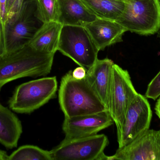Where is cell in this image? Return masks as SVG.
<instances>
[{"instance_id":"obj_1","label":"cell","mask_w":160,"mask_h":160,"mask_svg":"<svg viewBox=\"0 0 160 160\" xmlns=\"http://www.w3.org/2000/svg\"><path fill=\"white\" fill-rule=\"evenodd\" d=\"M54 56L36 50L28 44L5 54L0 57V91L17 79L47 76L51 70Z\"/></svg>"},{"instance_id":"obj_2","label":"cell","mask_w":160,"mask_h":160,"mask_svg":"<svg viewBox=\"0 0 160 160\" xmlns=\"http://www.w3.org/2000/svg\"><path fill=\"white\" fill-rule=\"evenodd\" d=\"M58 98L65 117L108 111L85 78L81 80L75 79L72 70L62 78Z\"/></svg>"},{"instance_id":"obj_3","label":"cell","mask_w":160,"mask_h":160,"mask_svg":"<svg viewBox=\"0 0 160 160\" xmlns=\"http://www.w3.org/2000/svg\"><path fill=\"white\" fill-rule=\"evenodd\" d=\"M56 77L30 81L16 87L8 101L9 109L20 114H30L56 97Z\"/></svg>"},{"instance_id":"obj_4","label":"cell","mask_w":160,"mask_h":160,"mask_svg":"<svg viewBox=\"0 0 160 160\" xmlns=\"http://www.w3.org/2000/svg\"><path fill=\"white\" fill-rule=\"evenodd\" d=\"M58 51L87 70L98 60L99 51L84 26L69 25H62Z\"/></svg>"},{"instance_id":"obj_5","label":"cell","mask_w":160,"mask_h":160,"mask_svg":"<svg viewBox=\"0 0 160 160\" xmlns=\"http://www.w3.org/2000/svg\"><path fill=\"white\" fill-rule=\"evenodd\" d=\"M126 8L117 22L127 31L149 36L160 29V0H125Z\"/></svg>"},{"instance_id":"obj_6","label":"cell","mask_w":160,"mask_h":160,"mask_svg":"<svg viewBox=\"0 0 160 160\" xmlns=\"http://www.w3.org/2000/svg\"><path fill=\"white\" fill-rule=\"evenodd\" d=\"M36 11L34 0H25L19 12L6 23L4 28L6 53L28 44L43 24L37 17Z\"/></svg>"},{"instance_id":"obj_7","label":"cell","mask_w":160,"mask_h":160,"mask_svg":"<svg viewBox=\"0 0 160 160\" xmlns=\"http://www.w3.org/2000/svg\"><path fill=\"white\" fill-rule=\"evenodd\" d=\"M109 144L104 134L66 139L51 150L52 160H108L104 150Z\"/></svg>"},{"instance_id":"obj_8","label":"cell","mask_w":160,"mask_h":160,"mask_svg":"<svg viewBox=\"0 0 160 160\" xmlns=\"http://www.w3.org/2000/svg\"><path fill=\"white\" fill-rule=\"evenodd\" d=\"M138 94L128 71L114 64L108 111L116 126L117 135L122 129L128 109Z\"/></svg>"},{"instance_id":"obj_9","label":"cell","mask_w":160,"mask_h":160,"mask_svg":"<svg viewBox=\"0 0 160 160\" xmlns=\"http://www.w3.org/2000/svg\"><path fill=\"white\" fill-rule=\"evenodd\" d=\"M152 117V110L147 98L138 94L129 107L122 129L117 135L118 148L149 129Z\"/></svg>"},{"instance_id":"obj_10","label":"cell","mask_w":160,"mask_h":160,"mask_svg":"<svg viewBox=\"0 0 160 160\" xmlns=\"http://www.w3.org/2000/svg\"><path fill=\"white\" fill-rule=\"evenodd\" d=\"M160 160V131L148 130L123 147L108 160Z\"/></svg>"},{"instance_id":"obj_11","label":"cell","mask_w":160,"mask_h":160,"mask_svg":"<svg viewBox=\"0 0 160 160\" xmlns=\"http://www.w3.org/2000/svg\"><path fill=\"white\" fill-rule=\"evenodd\" d=\"M114 122L108 111L65 117L62 130L66 139L86 137L98 134L102 130L109 127Z\"/></svg>"},{"instance_id":"obj_12","label":"cell","mask_w":160,"mask_h":160,"mask_svg":"<svg viewBox=\"0 0 160 160\" xmlns=\"http://www.w3.org/2000/svg\"><path fill=\"white\" fill-rule=\"evenodd\" d=\"M90 35L99 50L123 41L127 30L115 21L97 18L83 26Z\"/></svg>"},{"instance_id":"obj_13","label":"cell","mask_w":160,"mask_h":160,"mask_svg":"<svg viewBox=\"0 0 160 160\" xmlns=\"http://www.w3.org/2000/svg\"><path fill=\"white\" fill-rule=\"evenodd\" d=\"M114 62L109 58L98 59L88 70L85 79L108 111Z\"/></svg>"},{"instance_id":"obj_14","label":"cell","mask_w":160,"mask_h":160,"mask_svg":"<svg viewBox=\"0 0 160 160\" xmlns=\"http://www.w3.org/2000/svg\"><path fill=\"white\" fill-rule=\"evenodd\" d=\"M58 21L62 25L84 26L97 18L81 0H58Z\"/></svg>"},{"instance_id":"obj_15","label":"cell","mask_w":160,"mask_h":160,"mask_svg":"<svg viewBox=\"0 0 160 160\" xmlns=\"http://www.w3.org/2000/svg\"><path fill=\"white\" fill-rule=\"evenodd\" d=\"M62 25L58 21L44 23L37 31L28 45L34 49L48 54L58 51Z\"/></svg>"},{"instance_id":"obj_16","label":"cell","mask_w":160,"mask_h":160,"mask_svg":"<svg viewBox=\"0 0 160 160\" xmlns=\"http://www.w3.org/2000/svg\"><path fill=\"white\" fill-rule=\"evenodd\" d=\"M12 111L0 103V143L8 149L17 147L22 132L21 122Z\"/></svg>"},{"instance_id":"obj_17","label":"cell","mask_w":160,"mask_h":160,"mask_svg":"<svg viewBox=\"0 0 160 160\" xmlns=\"http://www.w3.org/2000/svg\"><path fill=\"white\" fill-rule=\"evenodd\" d=\"M97 18L117 21L126 8L125 0H81Z\"/></svg>"},{"instance_id":"obj_18","label":"cell","mask_w":160,"mask_h":160,"mask_svg":"<svg viewBox=\"0 0 160 160\" xmlns=\"http://www.w3.org/2000/svg\"><path fill=\"white\" fill-rule=\"evenodd\" d=\"M8 160H52L50 151L33 145L22 146L8 156Z\"/></svg>"},{"instance_id":"obj_19","label":"cell","mask_w":160,"mask_h":160,"mask_svg":"<svg viewBox=\"0 0 160 160\" xmlns=\"http://www.w3.org/2000/svg\"><path fill=\"white\" fill-rule=\"evenodd\" d=\"M36 16L42 23L57 21L59 15L58 0H34Z\"/></svg>"},{"instance_id":"obj_20","label":"cell","mask_w":160,"mask_h":160,"mask_svg":"<svg viewBox=\"0 0 160 160\" xmlns=\"http://www.w3.org/2000/svg\"><path fill=\"white\" fill-rule=\"evenodd\" d=\"M145 96L153 100L160 96V70L148 84Z\"/></svg>"},{"instance_id":"obj_21","label":"cell","mask_w":160,"mask_h":160,"mask_svg":"<svg viewBox=\"0 0 160 160\" xmlns=\"http://www.w3.org/2000/svg\"><path fill=\"white\" fill-rule=\"evenodd\" d=\"M24 2V0H7V22L19 12Z\"/></svg>"},{"instance_id":"obj_22","label":"cell","mask_w":160,"mask_h":160,"mask_svg":"<svg viewBox=\"0 0 160 160\" xmlns=\"http://www.w3.org/2000/svg\"><path fill=\"white\" fill-rule=\"evenodd\" d=\"M7 0H0V22L4 35V28L7 23Z\"/></svg>"},{"instance_id":"obj_23","label":"cell","mask_w":160,"mask_h":160,"mask_svg":"<svg viewBox=\"0 0 160 160\" xmlns=\"http://www.w3.org/2000/svg\"><path fill=\"white\" fill-rule=\"evenodd\" d=\"M87 70L83 67L79 66L72 71V76L77 80H82L86 76Z\"/></svg>"},{"instance_id":"obj_24","label":"cell","mask_w":160,"mask_h":160,"mask_svg":"<svg viewBox=\"0 0 160 160\" xmlns=\"http://www.w3.org/2000/svg\"><path fill=\"white\" fill-rule=\"evenodd\" d=\"M6 53L4 42V32L0 22V57Z\"/></svg>"},{"instance_id":"obj_25","label":"cell","mask_w":160,"mask_h":160,"mask_svg":"<svg viewBox=\"0 0 160 160\" xmlns=\"http://www.w3.org/2000/svg\"><path fill=\"white\" fill-rule=\"evenodd\" d=\"M155 112L156 114L158 116L160 120V96L159 97L157 103H156V106H155Z\"/></svg>"},{"instance_id":"obj_26","label":"cell","mask_w":160,"mask_h":160,"mask_svg":"<svg viewBox=\"0 0 160 160\" xmlns=\"http://www.w3.org/2000/svg\"><path fill=\"white\" fill-rule=\"evenodd\" d=\"M8 156L6 151L0 149V160H8Z\"/></svg>"},{"instance_id":"obj_27","label":"cell","mask_w":160,"mask_h":160,"mask_svg":"<svg viewBox=\"0 0 160 160\" xmlns=\"http://www.w3.org/2000/svg\"><path fill=\"white\" fill-rule=\"evenodd\" d=\"M158 37H159L160 39V32H159V33L158 34Z\"/></svg>"},{"instance_id":"obj_28","label":"cell","mask_w":160,"mask_h":160,"mask_svg":"<svg viewBox=\"0 0 160 160\" xmlns=\"http://www.w3.org/2000/svg\"><path fill=\"white\" fill-rule=\"evenodd\" d=\"M24 1H25V0H24Z\"/></svg>"}]
</instances>
